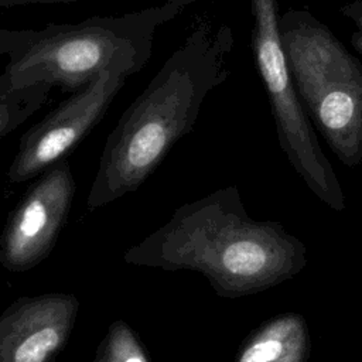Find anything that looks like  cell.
Returning <instances> with one entry per match:
<instances>
[{"label":"cell","mask_w":362,"mask_h":362,"mask_svg":"<svg viewBox=\"0 0 362 362\" xmlns=\"http://www.w3.org/2000/svg\"><path fill=\"white\" fill-rule=\"evenodd\" d=\"M198 1H202V0H167L165 3H170V4H174V6H178V7L184 8V7L191 6L194 3H198Z\"/></svg>","instance_id":"9a60e30c"},{"label":"cell","mask_w":362,"mask_h":362,"mask_svg":"<svg viewBox=\"0 0 362 362\" xmlns=\"http://www.w3.org/2000/svg\"><path fill=\"white\" fill-rule=\"evenodd\" d=\"M79 0H0V8H10L16 6L27 4H57V3H72Z\"/></svg>","instance_id":"5bb4252c"},{"label":"cell","mask_w":362,"mask_h":362,"mask_svg":"<svg viewBox=\"0 0 362 362\" xmlns=\"http://www.w3.org/2000/svg\"><path fill=\"white\" fill-rule=\"evenodd\" d=\"M339 13L354 23L355 31L351 35V44L362 55V0H352L342 4Z\"/></svg>","instance_id":"7c38bea8"},{"label":"cell","mask_w":362,"mask_h":362,"mask_svg":"<svg viewBox=\"0 0 362 362\" xmlns=\"http://www.w3.org/2000/svg\"><path fill=\"white\" fill-rule=\"evenodd\" d=\"M127 76L106 71L85 88L74 92L33 124L21 137L7 171L10 184L40 177L66 156L102 120Z\"/></svg>","instance_id":"8992f818"},{"label":"cell","mask_w":362,"mask_h":362,"mask_svg":"<svg viewBox=\"0 0 362 362\" xmlns=\"http://www.w3.org/2000/svg\"><path fill=\"white\" fill-rule=\"evenodd\" d=\"M33 28L24 30H8L0 28V57L11 55L16 49H18L31 35Z\"/></svg>","instance_id":"4fadbf2b"},{"label":"cell","mask_w":362,"mask_h":362,"mask_svg":"<svg viewBox=\"0 0 362 362\" xmlns=\"http://www.w3.org/2000/svg\"><path fill=\"white\" fill-rule=\"evenodd\" d=\"M124 262L167 272L201 273L226 298L266 291L307 264V247L276 221L249 216L236 185L177 208L124 253Z\"/></svg>","instance_id":"6da1fadb"},{"label":"cell","mask_w":362,"mask_h":362,"mask_svg":"<svg viewBox=\"0 0 362 362\" xmlns=\"http://www.w3.org/2000/svg\"><path fill=\"white\" fill-rule=\"evenodd\" d=\"M284 57L314 127L346 167L362 163V62L307 8L279 16Z\"/></svg>","instance_id":"277c9868"},{"label":"cell","mask_w":362,"mask_h":362,"mask_svg":"<svg viewBox=\"0 0 362 362\" xmlns=\"http://www.w3.org/2000/svg\"><path fill=\"white\" fill-rule=\"evenodd\" d=\"M51 88L47 83L16 88L4 72L0 74V141L47 102Z\"/></svg>","instance_id":"30bf717a"},{"label":"cell","mask_w":362,"mask_h":362,"mask_svg":"<svg viewBox=\"0 0 362 362\" xmlns=\"http://www.w3.org/2000/svg\"><path fill=\"white\" fill-rule=\"evenodd\" d=\"M233 33L198 18L106 137L86 208L99 209L137 191L171 148L194 129L208 95L229 71Z\"/></svg>","instance_id":"7a4b0ae2"},{"label":"cell","mask_w":362,"mask_h":362,"mask_svg":"<svg viewBox=\"0 0 362 362\" xmlns=\"http://www.w3.org/2000/svg\"><path fill=\"white\" fill-rule=\"evenodd\" d=\"M93 362H150V359L134 331L123 320H116L100 342Z\"/></svg>","instance_id":"8fae6325"},{"label":"cell","mask_w":362,"mask_h":362,"mask_svg":"<svg viewBox=\"0 0 362 362\" xmlns=\"http://www.w3.org/2000/svg\"><path fill=\"white\" fill-rule=\"evenodd\" d=\"M79 310L75 296L47 293L13 301L0 314V362H55Z\"/></svg>","instance_id":"ba28073f"},{"label":"cell","mask_w":362,"mask_h":362,"mask_svg":"<svg viewBox=\"0 0 362 362\" xmlns=\"http://www.w3.org/2000/svg\"><path fill=\"white\" fill-rule=\"evenodd\" d=\"M250 47L270 103L277 139L288 163L310 191L334 211L345 209V195L314 126L297 95L279 31L277 0H250Z\"/></svg>","instance_id":"5b68a950"},{"label":"cell","mask_w":362,"mask_h":362,"mask_svg":"<svg viewBox=\"0 0 362 362\" xmlns=\"http://www.w3.org/2000/svg\"><path fill=\"white\" fill-rule=\"evenodd\" d=\"M184 8L164 3L117 16H92L79 23L33 30L3 71L16 88L34 83L76 92L102 72H140L153 54L160 27Z\"/></svg>","instance_id":"3957f363"},{"label":"cell","mask_w":362,"mask_h":362,"mask_svg":"<svg viewBox=\"0 0 362 362\" xmlns=\"http://www.w3.org/2000/svg\"><path fill=\"white\" fill-rule=\"evenodd\" d=\"M76 182L68 160L34 178L0 235V266L11 273L34 269L52 252L72 208Z\"/></svg>","instance_id":"52a82bcc"},{"label":"cell","mask_w":362,"mask_h":362,"mask_svg":"<svg viewBox=\"0 0 362 362\" xmlns=\"http://www.w3.org/2000/svg\"><path fill=\"white\" fill-rule=\"evenodd\" d=\"M311 337L298 313L274 315L256 327L240 344L235 362H307Z\"/></svg>","instance_id":"9c48e42d"}]
</instances>
